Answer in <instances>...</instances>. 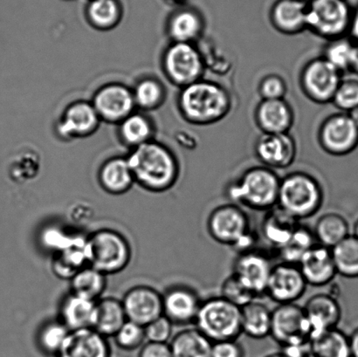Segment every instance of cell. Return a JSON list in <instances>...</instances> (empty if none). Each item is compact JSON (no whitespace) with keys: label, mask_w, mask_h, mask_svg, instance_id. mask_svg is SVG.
Returning <instances> with one entry per match:
<instances>
[{"label":"cell","mask_w":358,"mask_h":357,"mask_svg":"<svg viewBox=\"0 0 358 357\" xmlns=\"http://www.w3.org/2000/svg\"><path fill=\"white\" fill-rule=\"evenodd\" d=\"M350 71L357 73L358 75V44L355 43L352 54V63H350Z\"/></svg>","instance_id":"52"},{"label":"cell","mask_w":358,"mask_h":357,"mask_svg":"<svg viewBox=\"0 0 358 357\" xmlns=\"http://www.w3.org/2000/svg\"><path fill=\"white\" fill-rule=\"evenodd\" d=\"M255 153L265 167L271 170L286 169L296 159V141L289 133H262L255 143Z\"/></svg>","instance_id":"17"},{"label":"cell","mask_w":358,"mask_h":357,"mask_svg":"<svg viewBox=\"0 0 358 357\" xmlns=\"http://www.w3.org/2000/svg\"><path fill=\"white\" fill-rule=\"evenodd\" d=\"M300 221L287 214L278 206L270 210L263 220L262 233L266 243L277 251L286 245Z\"/></svg>","instance_id":"27"},{"label":"cell","mask_w":358,"mask_h":357,"mask_svg":"<svg viewBox=\"0 0 358 357\" xmlns=\"http://www.w3.org/2000/svg\"><path fill=\"white\" fill-rule=\"evenodd\" d=\"M353 236H355L357 239H358V219H357V221L355 222V225H354L353 227Z\"/></svg>","instance_id":"55"},{"label":"cell","mask_w":358,"mask_h":357,"mask_svg":"<svg viewBox=\"0 0 358 357\" xmlns=\"http://www.w3.org/2000/svg\"><path fill=\"white\" fill-rule=\"evenodd\" d=\"M324 201V189L310 174L294 173L280 180L277 206L298 221L317 214Z\"/></svg>","instance_id":"4"},{"label":"cell","mask_w":358,"mask_h":357,"mask_svg":"<svg viewBox=\"0 0 358 357\" xmlns=\"http://www.w3.org/2000/svg\"><path fill=\"white\" fill-rule=\"evenodd\" d=\"M312 335L303 307L280 304L272 310L270 337L282 349L307 344Z\"/></svg>","instance_id":"9"},{"label":"cell","mask_w":358,"mask_h":357,"mask_svg":"<svg viewBox=\"0 0 358 357\" xmlns=\"http://www.w3.org/2000/svg\"><path fill=\"white\" fill-rule=\"evenodd\" d=\"M127 320L122 300L106 297L96 302L92 328L104 337H113Z\"/></svg>","instance_id":"28"},{"label":"cell","mask_w":358,"mask_h":357,"mask_svg":"<svg viewBox=\"0 0 358 357\" xmlns=\"http://www.w3.org/2000/svg\"><path fill=\"white\" fill-rule=\"evenodd\" d=\"M113 337L118 347L124 351H134L141 347L146 339L145 327L127 320Z\"/></svg>","instance_id":"44"},{"label":"cell","mask_w":358,"mask_h":357,"mask_svg":"<svg viewBox=\"0 0 358 357\" xmlns=\"http://www.w3.org/2000/svg\"><path fill=\"white\" fill-rule=\"evenodd\" d=\"M153 133L150 122L141 114H131L121 122L120 135L126 145L136 147L150 141Z\"/></svg>","instance_id":"38"},{"label":"cell","mask_w":358,"mask_h":357,"mask_svg":"<svg viewBox=\"0 0 358 357\" xmlns=\"http://www.w3.org/2000/svg\"><path fill=\"white\" fill-rule=\"evenodd\" d=\"M349 34L352 36V41L358 44V8L352 13Z\"/></svg>","instance_id":"50"},{"label":"cell","mask_w":358,"mask_h":357,"mask_svg":"<svg viewBox=\"0 0 358 357\" xmlns=\"http://www.w3.org/2000/svg\"><path fill=\"white\" fill-rule=\"evenodd\" d=\"M272 310L266 304L252 300L241 307V331L249 338L262 340L270 337Z\"/></svg>","instance_id":"29"},{"label":"cell","mask_w":358,"mask_h":357,"mask_svg":"<svg viewBox=\"0 0 358 357\" xmlns=\"http://www.w3.org/2000/svg\"><path fill=\"white\" fill-rule=\"evenodd\" d=\"M308 286L321 288L332 282L336 272L331 248L315 244L298 264Z\"/></svg>","instance_id":"20"},{"label":"cell","mask_w":358,"mask_h":357,"mask_svg":"<svg viewBox=\"0 0 358 357\" xmlns=\"http://www.w3.org/2000/svg\"><path fill=\"white\" fill-rule=\"evenodd\" d=\"M203 27V20L199 13L182 10L171 17L168 31L173 42L193 44L201 36Z\"/></svg>","instance_id":"34"},{"label":"cell","mask_w":358,"mask_h":357,"mask_svg":"<svg viewBox=\"0 0 358 357\" xmlns=\"http://www.w3.org/2000/svg\"><path fill=\"white\" fill-rule=\"evenodd\" d=\"M315 244H317V241L315 239L313 230L301 225L300 223L289 240L278 250L280 260L285 263L298 265L303 255Z\"/></svg>","instance_id":"37"},{"label":"cell","mask_w":358,"mask_h":357,"mask_svg":"<svg viewBox=\"0 0 358 357\" xmlns=\"http://www.w3.org/2000/svg\"><path fill=\"white\" fill-rule=\"evenodd\" d=\"M352 10L346 0H311L308 3V29L329 41L349 33Z\"/></svg>","instance_id":"8"},{"label":"cell","mask_w":358,"mask_h":357,"mask_svg":"<svg viewBox=\"0 0 358 357\" xmlns=\"http://www.w3.org/2000/svg\"><path fill=\"white\" fill-rule=\"evenodd\" d=\"M93 106L101 120L122 122L136 106L133 91L121 84H110L94 94Z\"/></svg>","instance_id":"16"},{"label":"cell","mask_w":358,"mask_h":357,"mask_svg":"<svg viewBox=\"0 0 358 357\" xmlns=\"http://www.w3.org/2000/svg\"><path fill=\"white\" fill-rule=\"evenodd\" d=\"M287 90L285 80L277 75H266L259 84V93L262 100L284 99Z\"/></svg>","instance_id":"46"},{"label":"cell","mask_w":358,"mask_h":357,"mask_svg":"<svg viewBox=\"0 0 358 357\" xmlns=\"http://www.w3.org/2000/svg\"><path fill=\"white\" fill-rule=\"evenodd\" d=\"M148 342L168 344L173 335V324L164 316L157 318L145 327Z\"/></svg>","instance_id":"47"},{"label":"cell","mask_w":358,"mask_h":357,"mask_svg":"<svg viewBox=\"0 0 358 357\" xmlns=\"http://www.w3.org/2000/svg\"><path fill=\"white\" fill-rule=\"evenodd\" d=\"M169 345L173 357H210L213 342L194 327L178 332Z\"/></svg>","instance_id":"32"},{"label":"cell","mask_w":358,"mask_h":357,"mask_svg":"<svg viewBox=\"0 0 358 357\" xmlns=\"http://www.w3.org/2000/svg\"><path fill=\"white\" fill-rule=\"evenodd\" d=\"M107 338L94 328L70 331L58 357H110Z\"/></svg>","instance_id":"22"},{"label":"cell","mask_w":358,"mask_h":357,"mask_svg":"<svg viewBox=\"0 0 358 357\" xmlns=\"http://www.w3.org/2000/svg\"><path fill=\"white\" fill-rule=\"evenodd\" d=\"M308 3L303 0H278L271 10L273 27L284 34L308 29Z\"/></svg>","instance_id":"24"},{"label":"cell","mask_w":358,"mask_h":357,"mask_svg":"<svg viewBox=\"0 0 358 357\" xmlns=\"http://www.w3.org/2000/svg\"><path fill=\"white\" fill-rule=\"evenodd\" d=\"M348 337L352 356L358 357V327Z\"/></svg>","instance_id":"51"},{"label":"cell","mask_w":358,"mask_h":357,"mask_svg":"<svg viewBox=\"0 0 358 357\" xmlns=\"http://www.w3.org/2000/svg\"><path fill=\"white\" fill-rule=\"evenodd\" d=\"M331 251L338 275L345 278H358V239L350 235Z\"/></svg>","instance_id":"36"},{"label":"cell","mask_w":358,"mask_h":357,"mask_svg":"<svg viewBox=\"0 0 358 357\" xmlns=\"http://www.w3.org/2000/svg\"><path fill=\"white\" fill-rule=\"evenodd\" d=\"M91 24L100 30L115 27L120 20V7L115 0H93L87 9Z\"/></svg>","instance_id":"39"},{"label":"cell","mask_w":358,"mask_h":357,"mask_svg":"<svg viewBox=\"0 0 358 357\" xmlns=\"http://www.w3.org/2000/svg\"><path fill=\"white\" fill-rule=\"evenodd\" d=\"M70 330L61 321H48L38 330L37 342L42 351L58 355Z\"/></svg>","instance_id":"40"},{"label":"cell","mask_w":358,"mask_h":357,"mask_svg":"<svg viewBox=\"0 0 358 357\" xmlns=\"http://www.w3.org/2000/svg\"><path fill=\"white\" fill-rule=\"evenodd\" d=\"M164 68L171 82L184 87L201 80L205 59L194 44L173 42L164 54Z\"/></svg>","instance_id":"10"},{"label":"cell","mask_w":358,"mask_h":357,"mask_svg":"<svg viewBox=\"0 0 358 357\" xmlns=\"http://www.w3.org/2000/svg\"><path fill=\"white\" fill-rule=\"evenodd\" d=\"M319 142L331 155H348L358 147V127L348 113L333 115L321 125Z\"/></svg>","instance_id":"12"},{"label":"cell","mask_w":358,"mask_h":357,"mask_svg":"<svg viewBox=\"0 0 358 357\" xmlns=\"http://www.w3.org/2000/svg\"><path fill=\"white\" fill-rule=\"evenodd\" d=\"M71 293L97 302L107 286V275L92 267H84L70 279Z\"/></svg>","instance_id":"35"},{"label":"cell","mask_w":358,"mask_h":357,"mask_svg":"<svg viewBox=\"0 0 358 357\" xmlns=\"http://www.w3.org/2000/svg\"><path fill=\"white\" fill-rule=\"evenodd\" d=\"M307 357H352L348 335L338 328L312 335Z\"/></svg>","instance_id":"25"},{"label":"cell","mask_w":358,"mask_h":357,"mask_svg":"<svg viewBox=\"0 0 358 357\" xmlns=\"http://www.w3.org/2000/svg\"><path fill=\"white\" fill-rule=\"evenodd\" d=\"M195 328L213 342L238 340L242 334L241 309L221 296L202 300Z\"/></svg>","instance_id":"6"},{"label":"cell","mask_w":358,"mask_h":357,"mask_svg":"<svg viewBox=\"0 0 358 357\" xmlns=\"http://www.w3.org/2000/svg\"><path fill=\"white\" fill-rule=\"evenodd\" d=\"M264 357H289L286 355L283 351L271 353V354L266 355Z\"/></svg>","instance_id":"54"},{"label":"cell","mask_w":358,"mask_h":357,"mask_svg":"<svg viewBox=\"0 0 358 357\" xmlns=\"http://www.w3.org/2000/svg\"><path fill=\"white\" fill-rule=\"evenodd\" d=\"M332 103L346 113L358 107V80H345L340 83Z\"/></svg>","instance_id":"45"},{"label":"cell","mask_w":358,"mask_h":357,"mask_svg":"<svg viewBox=\"0 0 358 357\" xmlns=\"http://www.w3.org/2000/svg\"><path fill=\"white\" fill-rule=\"evenodd\" d=\"M122 303L127 319L143 327L163 316V295L148 286L128 290Z\"/></svg>","instance_id":"15"},{"label":"cell","mask_w":358,"mask_h":357,"mask_svg":"<svg viewBox=\"0 0 358 357\" xmlns=\"http://www.w3.org/2000/svg\"><path fill=\"white\" fill-rule=\"evenodd\" d=\"M303 309L310 323L312 335L338 328L341 321V306L331 293H319L310 296L305 303Z\"/></svg>","instance_id":"21"},{"label":"cell","mask_w":358,"mask_h":357,"mask_svg":"<svg viewBox=\"0 0 358 357\" xmlns=\"http://www.w3.org/2000/svg\"><path fill=\"white\" fill-rule=\"evenodd\" d=\"M100 121L92 103L77 101L63 112L57 132L63 139L85 138L96 131Z\"/></svg>","instance_id":"19"},{"label":"cell","mask_w":358,"mask_h":357,"mask_svg":"<svg viewBox=\"0 0 358 357\" xmlns=\"http://www.w3.org/2000/svg\"><path fill=\"white\" fill-rule=\"evenodd\" d=\"M273 265L266 254L257 250L238 253L233 272L257 297L265 295Z\"/></svg>","instance_id":"14"},{"label":"cell","mask_w":358,"mask_h":357,"mask_svg":"<svg viewBox=\"0 0 358 357\" xmlns=\"http://www.w3.org/2000/svg\"><path fill=\"white\" fill-rule=\"evenodd\" d=\"M307 286L298 265L280 262L273 265L265 295L278 305L296 303L306 292Z\"/></svg>","instance_id":"13"},{"label":"cell","mask_w":358,"mask_h":357,"mask_svg":"<svg viewBox=\"0 0 358 357\" xmlns=\"http://www.w3.org/2000/svg\"><path fill=\"white\" fill-rule=\"evenodd\" d=\"M86 240L82 237H75L72 243L57 253L52 260V268L57 277L71 279L76 272L87 264Z\"/></svg>","instance_id":"31"},{"label":"cell","mask_w":358,"mask_h":357,"mask_svg":"<svg viewBox=\"0 0 358 357\" xmlns=\"http://www.w3.org/2000/svg\"><path fill=\"white\" fill-rule=\"evenodd\" d=\"M255 120L265 134H284L292 127L294 113L284 99L262 100L256 108Z\"/></svg>","instance_id":"23"},{"label":"cell","mask_w":358,"mask_h":357,"mask_svg":"<svg viewBox=\"0 0 358 357\" xmlns=\"http://www.w3.org/2000/svg\"><path fill=\"white\" fill-rule=\"evenodd\" d=\"M139 357H173L169 344L148 342L143 345Z\"/></svg>","instance_id":"49"},{"label":"cell","mask_w":358,"mask_h":357,"mask_svg":"<svg viewBox=\"0 0 358 357\" xmlns=\"http://www.w3.org/2000/svg\"><path fill=\"white\" fill-rule=\"evenodd\" d=\"M210 357H245V349L237 340L213 342Z\"/></svg>","instance_id":"48"},{"label":"cell","mask_w":358,"mask_h":357,"mask_svg":"<svg viewBox=\"0 0 358 357\" xmlns=\"http://www.w3.org/2000/svg\"><path fill=\"white\" fill-rule=\"evenodd\" d=\"M133 96L136 106L143 110H154L163 103L166 91L159 80L145 79L136 85Z\"/></svg>","instance_id":"41"},{"label":"cell","mask_w":358,"mask_h":357,"mask_svg":"<svg viewBox=\"0 0 358 357\" xmlns=\"http://www.w3.org/2000/svg\"><path fill=\"white\" fill-rule=\"evenodd\" d=\"M349 115L350 118L352 119V121L355 122V124L358 127V107L354 108L352 111L349 112Z\"/></svg>","instance_id":"53"},{"label":"cell","mask_w":358,"mask_h":357,"mask_svg":"<svg viewBox=\"0 0 358 357\" xmlns=\"http://www.w3.org/2000/svg\"><path fill=\"white\" fill-rule=\"evenodd\" d=\"M313 233L317 244L332 249L350 236V226L345 217L338 212H329L319 217Z\"/></svg>","instance_id":"33"},{"label":"cell","mask_w":358,"mask_h":357,"mask_svg":"<svg viewBox=\"0 0 358 357\" xmlns=\"http://www.w3.org/2000/svg\"><path fill=\"white\" fill-rule=\"evenodd\" d=\"M85 251L87 264L105 275L124 270L131 260L128 240L111 229L98 230L87 238Z\"/></svg>","instance_id":"7"},{"label":"cell","mask_w":358,"mask_h":357,"mask_svg":"<svg viewBox=\"0 0 358 357\" xmlns=\"http://www.w3.org/2000/svg\"><path fill=\"white\" fill-rule=\"evenodd\" d=\"M127 160L135 182L147 191H166L178 180L177 160L160 143L150 141L136 147Z\"/></svg>","instance_id":"1"},{"label":"cell","mask_w":358,"mask_h":357,"mask_svg":"<svg viewBox=\"0 0 358 357\" xmlns=\"http://www.w3.org/2000/svg\"><path fill=\"white\" fill-rule=\"evenodd\" d=\"M355 42L345 37L336 38L329 42L325 49L324 58L331 63L340 72L350 70Z\"/></svg>","instance_id":"42"},{"label":"cell","mask_w":358,"mask_h":357,"mask_svg":"<svg viewBox=\"0 0 358 357\" xmlns=\"http://www.w3.org/2000/svg\"><path fill=\"white\" fill-rule=\"evenodd\" d=\"M280 183V178L269 168H251L227 187V198L241 207L268 212L277 206Z\"/></svg>","instance_id":"3"},{"label":"cell","mask_w":358,"mask_h":357,"mask_svg":"<svg viewBox=\"0 0 358 357\" xmlns=\"http://www.w3.org/2000/svg\"><path fill=\"white\" fill-rule=\"evenodd\" d=\"M206 229L215 242L242 252L254 249L250 219L241 206L234 203L217 206L207 218Z\"/></svg>","instance_id":"5"},{"label":"cell","mask_w":358,"mask_h":357,"mask_svg":"<svg viewBox=\"0 0 358 357\" xmlns=\"http://www.w3.org/2000/svg\"><path fill=\"white\" fill-rule=\"evenodd\" d=\"M220 296L241 309L257 299V296L234 274L224 279L220 286Z\"/></svg>","instance_id":"43"},{"label":"cell","mask_w":358,"mask_h":357,"mask_svg":"<svg viewBox=\"0 0 358 357\" xmlns=\"http://www.w3.org/2000/svg\"><path fill=\"white\" fill-rule=\"evenodd\" d=\"M178 106L188 122L208 125L227 117L231 108V100L227 89L220 84L201 79L182 87Z\"/></svg>","instance_id":"2"},{"label":"cell","mask_w":358,"mask_h":357,"mask_svg":"<svg viewBox=\"0 0 358 357\" xmlns=\"http://www.w3.org/2000/svg\"><path fill=\"white\" fill-rule=\"evenodd\" d=\"M201 303L194 289L173 286L163 295V316L178 326L194 324Z\"/></svg>","instance_id":"18"},{"label":"cell","mask_w":358,"mask_h":357,"mask_svg":"<svg viewBox=\"0 0 358 357\" xmlns=\"http://www.w3.org/2000/svg\"><path fill=\"white\" fill-rule=\"evenodd\" d=\"M96 302L70 293L59 307V321L70 331L92 328Z\"/></svg>","instance_id":"26"},{"label":"cell","mask_w":358,"mask_h":357,"mask_svg":"<svg viewBox=\"0 0 358 357\" xmlns=\"http://www.w3.org/2000/svg\"><path fill=\"white\" fill-rule=\"evenodd\" d=\"M99 182L108 194L121 195L127 192L135 183L128 160L117 157L105 163L100 170Z\"/></svg>","instance_id":"30"},{"label":"cell","mask_w":358,"mask_h":357,"mask_svg":"<svg viewBox=\"0 0 358 357\" xmlns=\"http://www.w3.org/2000/svg\"><path fill=\"white\" fill-rule=\"evenodd\" d=\"M341 75L342 73L324 57L312 59L301 71V89L315 103H332L343 80Z\"/></svg>","instance_id":"11"}]
</instances>
